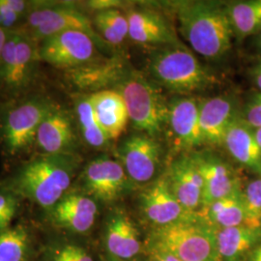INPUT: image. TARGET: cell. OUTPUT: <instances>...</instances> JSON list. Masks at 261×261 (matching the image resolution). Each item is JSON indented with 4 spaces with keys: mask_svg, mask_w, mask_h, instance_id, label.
<instances>
[{
    "mask_svg": "<svg viewBox=\"0 0 261 261\" xmlns=\"http://www.w3.org/2000/svg\"><path fill=\"white\" fill-rule=\"evenodd\" d=\"M171 6L180 34L197 55L219 60L230 50L234 34L226 3L177 1Z\"/></svg>",
    "mask_w": 261,
    "mask_h": 261,
    "instance_id": "6da1fadb",
    "label": "cell"
},
{
    "mask_svg": "<svg viewBox=\"0 0 261 261\" xmlns=\"http://www.w3.org/2000/svg\"><path fill=\"white\" fill-rule=\"evenodd\" d=\"M79 167L80 159L73 153L45 154L20 168L7 190L49 210L68 193Z\"/></svg>",
    "mask_w": 261,
    "mask_h": 261,
    "instance_id": "7a4b0ae2",
    "label": "cell"
},
{
    "mask_svg": "<svg viewBox=\"0 0 261 261\" xmlns=\"http://www.w3.org/2000/svg\"><path fill=\"white\" fill-rule=\"evenodd\" d=\"M156 50L150 57L148 71L159 87L186 95L203 91L217 82L214 75L182 44Z\"/></svg>",
    "mask_w": 261,
    "mask_h": 261,
    "instance_id": "3957f363",
    "label": "cell"
},
{
    "mask_svg": "<svg viewBox=\"0 0 261 261\" xmlns=\"http://www.w3.org/2000/svg\"><path fill=\"white\" fill-rule=\"evenodd\" d=\"M126 103L129 119L141 134L156 138L166 129L168 103L160 87L138 72L127 73L118 86Z\"/></svg>",
    "mask_w": 261,
    "mask_h": 261,
    "instance_id": "277c9868",
    "label": "cell"
},
{
    "mask_svg": "<svg viewBox=\"0 0 261 261\" xmlns=\"http://www.w3.org/2000/svg\"><path fill=\"white\" fill-rule=\"evenodd\" d=\"M148 243L168 250L182 261H220L215 230L196 214L175 224L154 228Z\"/></svg>",
    "mask_w": 261,
    "mask_h": 261,
    "instance_id": "5b68a950",
    "label": "cell"
},
{
    "mask_svg": "<svg viewBox=\"0 0 261 261\" xmlns=\"http://www.w3.org/2000/svg\"><path fill=\"white\" fill-rule=\"evenodd\" d=\"M66 31H79L93 39L97 45L106 43L98 35L92 20L71 4H46L29 12L24 33L35 43Z\"/></svg>",
    "mask_w": 261,
    "mask_h": 261,
    "instance_id": "8992f818",
    "label": "cell"
},
{
    "mask_svg": "<svg viewBox=\"0 0 261 261\" xmlns=\"http://www.w3.org/2000/svg\"><path fill=\"white\" fill-rule=\"evenodd\" d=\"M21 31L11 30L0 59V84L11 92L28 86L39 58L38 47Z\"/></svg>",
    "mask_w": 261,
    "mask_h": 261,
    "instance_id": "52a82bcc",
    "label": "cell"
},
{
    "mask_svg": "<svg viewBox=\"0 0 261 261\" xmlns=\"http://www.w3.org/2000/svg\"><path fill=\"white\" fill-rule=\"evenodd\" d=\"M96 46L93 39L85 33L66 31L41 41L38 55L51 66L74 71L95 62Z\"/></svg>",
    "mask_w": 261,
    "mask_h": 261,
    "instance_id": "ba28073f",
    "label": "cell"
},
{
    "mask_svg": "<svg viewBox=\"0 0 261 261\" xmlns=\"http://www.w3.org/2000/svg\"><path fill=\"white\" fill-rule=\"evenodd\" d=\"M163 149L156 138L145 134L133 135L122 142L118 158L134 188H144L158 173Z\"/></svg>",
    "mask_w": 261,
    "mask_h": 261,
    "instance_id": "9c48e42d",
    "label": "cell"
},
{
    "mask_svg": "<svg viewBox=\"0 0 261 261\" xmlns=\"http://www.w3.org/2000/svg\"><path fill=\"white\" fill-rule=\"evenodd\" d=\"M82 184L83 193L107 204L119 200L134 189L121 163L108 156L98 157L86 165Z\"/></svg>",
    "mask_w": 261,
    "mask_h": 261,
    "instance_id": "30bf717a",
    "label": "cell"
},
{
    "mask_svg": "<svg viewBox=\"0 0 261 261\" xmlns=\"http://www.w3.org/2000/svg\"><path fill=\"white\" fill-rule=\"evenodd\" d=\"M44 99H33L10 112L4 125V141L10 153L24 149L36 140L38 130L47 116L56 111Z\"/></svg>",
    "mask_w": 261,
    "mask_h": 261,
    "instance_id": "8fae6325",
    "label": "cell"
},
{
    "mask_svg": "<svg viewBox=\"0 0 261 261\" xmlns=\"http://www.w3.org/2000/svg\"><path fill=\"white\" fill-rule=\"evenodd\" d=\"M129 38L142 47H173L181 45L170 20L159 10L148 7H130L126 10Z\"/></svg>",
    "mask_w": 261,
    "mask_h": 261,
    "instance_id": "7c38bea8",
    "label": "cell"
},
{
    "mask_svg": "<svg viewBox=\"0 0 261 261\" xmlns=\"http://www.w3.org/2000/svg\"><path fill=\"white\" fill-rule=\"evenodd\" d=\"M140 205L142 214L155 228L175 224L196 214L187 212L180 204L171 191L166 173L143 188Z\"/></svg>",
    "mask_w": 261,
    "mask_h": 261,
    "instance_id": "4fadbf2b",
    "label": "cell"
},
{
    "mask_svg": "<svg viewBox=\"0 0 261 261\" xmlns=\"http://www.w3.org/2000/svg\"><path fill=\"white\" fill-rule=\"evenodd\" d=\"M193 157L203 179L202 206L242 193L241 179L223 159L210 152L193 153Z\"/></svg>",
    "mask_w": 261,
    "mask_h": 261,
    "instance_id": "5bb4252c",
    "label": "cell"
},
{
    "mask_svg": "<svg viewBox=\"0 0 261 261\" xmlns=\"http://www.w3.org/2000/svg\"><path fill=\"white\" fill-rule=\"evenodd\" d=\"M98 216L97 201L84 193H67L49 209V222L56 228L75 234L89 232Z\"/></svg>",
    "mask_w": 261,
    "mask_h": 261,
    "instance_id": "9a60e30c",
    "label": "cell"
},
{
    "mask_svg": "<svg viewBox=\"0 0 261 261\" xmlns=\"http://www.w3.org/2000/svg\"><path fill=\"white\" fill-rule=\"evenodd\" d=\"M169 186L189 213H196L203 203V179L193 154L175 159L166 172Z\"/></svg>",
    "mask_w": 261,
    "mask_h": 261,
    "instance_id": "2e32d148",
    "label": "cell"
},
{
    "mask_svg": "<svg viewBox=\"0 0 261 261\" xmlns=\"http://www.w3.org/2000/svg\"><path fill=\"white\" fill-rule=\"evenodd\" d=\"M199 103L193 98H179L168 103V120L170 138L179 150L196 149L203 144L200 123Z\"/></svg>",
    "mask_w": 261,
    "mask_h": 261,
    "instance_id": "e0dca14e",
    "label": "cell"
},
{
    "mask_svg": "<svg viewBox=\"0 0 261 261\" xmlns=\"http://www.w3.org/2000/svg\"><path fill=\"white\" fill-rule=\"evenodd\" d=\"M103 240L113 260H130L141 250L139 229L130 216L121 209L112 211L108 217Z\"/></svg>",
    "mask_w": 261,
    "mask_h": 261,
    "instance_id": "ac0fdd59",
    "label": "cell"
},
{
    "mask_svg": "<svg viewBox=\"0 0 261 261\" xmlns=\"http://www.w3.org/2000/svg\"><path fill=\"white\" fill-rule=\"evenodd\" d=\"M238 117L235 105L225 96H217L199 103V123L203 143L224 144L229 127Z\"/></svg>",
    "mask_w": 261,
    "mask_h": 261,
    "instance_id": "d6986e66",
    "label": "cell"
},
{
    "mask_svg": "<svg viewBox=\"0 0 261 261\" xmlns=\"http://www.w3.org/2000/svg\"><path fill=\"white\" fill-rule=\"evenodd\" d=\"M89 98L96 117L109 140L118 139L130 121L121 94L117 90L103 89L89 94Z\"/></svg>",
    "mask_w": 261,
    "mask_h": 261,
    "instance_id": "ffe728a7",
    "label": "cell"
},
{
    "mask_svg": "<svg viewBox=\"0 0 261 261\" xmlns=\"http://www.w3.org/2000/svg\"><path fill=\"white\" fill-rule=\"evenodd\" d=\"M224 145L230 156L244 168L261 176V149L254 130L243 119L237 118L229 127Z\"/></svg>",
    "mask_w": 261,
    "mask_h": 261,
    "instance_id": "44dd1931",
    "label": "cell"
},
{
    "mask_svg": "<svg viewBox=\"0 0 261 261\" xmlns=\"http://www.w3.org/2000/svg\"><path fill=\"white\" fill-rule=\"evenodd\" d=\"M36 141L47 155L72 153L75 144V133L72 122L65 112L56 110L41 124Z\"/></svg>",
    "mask_w": 261,
    "mask_h": 261,
    "instance_id": "7402d4cb",
    "label": "cell"
},
{
    "mask_svg": "<svg viewBox=\"0 0 261 261\" xmlns=\"http://www.w3.org/2000/svg\"><path fill=\"white\" fill-rule=\"evenodd\" d=\"M219 258L222 261H239L261 244V227L241 224L215 230Z\"/></svg>",
    "mask_w": 261,
    "mask_h": 261,
    "instance_id": "603a6c76",
    "label": "cell"
},
{
    "mask_svg": "<svg viewBox=\"0 0 261 261\" xmlns=\"http://www.w3.org/2000/svg\"><path fill=\"white\" fill-rule=\"evenodd\" d=\"M241 195L242 193L227 196L203 205L196 212V216L214 230L245 224Z\"/></svg>",
    "mask_w": 261,
    "mask_h": 261,
    "instance_id": "cb8c5ba5",
    "label": "cell"
},
{
    "mask_svg": "<svg viewBox=\"0 0 261 261\" xmlns=\"http://www.w3.org/2000/svg\"><path fill=\"white\" fill-rule=\"evenodd\" d=\"M226 6L235 37L243 40L260 34L261 0L234 1Z\"/></svg>",
    "mask_w": 261,
    "mask_h": 261,
    "instance_id": "d4e9b609",
    "label": "cell"
},
{
    "mask_svg": "<svg viewBox=\"0 0 261 261\" xmlns=\"http://www.w3.org/2000/svg\"><path fill=\"white\" fill-rule=\"evenodd\" d=\"M94 28L106 44L119 47L129 38V23L125 12L119 8L98 11L95 14Z\"/></svg>",
    "mask_w": 261,
    "mask_h": 261,
    "instance_id": "484cf974",
    "label": "cell"
},
{
    "mask_svg": "<svg viewBox=\"0 0 261 261\" xmlns=\"http://www.w3.org/2000/svg\"><path fill=\"white\" fill-rule=\"evenodd\" d=\"M75 73V83L83 87H91L98 91L112 82H121L128 72L119 61H109L96 64L95 62L72 71Z\"/></svg>",
    "mask_w": 261,
    "mask_h": 261,
    "instance_id": "4316f807",
    "label": "cell"
},
{
    "mask_svg": "<svg viewBox=\"0 0 261 261\" xmlns=\"http://www.w3.org/2000/svg\"><path fill=\"white\" fill-rule=\"evenodd\" d=\"M33 252V238L19 224L0 233V261H28Z\"/></svg>",
    "mask_w": 261,
    "mask_h": 261,
    "instance_id": "83f0119b",
    "label": "cell"
},
{
    "mask_svg": "<svg viewBox=\"0 0 261 261\" xmlns=\"http://www.w3.org/2000/svg\"><path fill=\"white\" fill-rule=\"evenodd\" d=\"M75 112L85 142L93 148L101 149L106 147L110 140L96 117L89 95L79 98L75 103Z\"/></svg>",
    "mask_w": 261,
    "mask_h": 261,
    "instance_id": "f1b7e54d",
    "label": "cell"
},
{
    "mask_svg": "<svg viewBox=\"0 0 261 261\" xmlns=\"http://www.w3.org/2000/svg\"><path fill=\"white\" fill-rule=\"evenodd\" d=\"M241 198L245 211V224L261 227V178L247 184L242 190Z\"/></svg>",
    "mask_w": 261,
    "mask_h": 261,
    "instance_id": "f546056e",
    "label": "cell"
},
{
    "mask_svg": "<svg viewBox=\"0 0 261 261\" xmlns=\"http://www.w3.org/2000/svg\"><path fill=\"white\" fill-rule=\"evenodd\" d=\"M46 261H94L84 246L69 241H54L46 251Z\"/></svg>",
    "mask_w": 261,
    "mask_h": 261,
    "instance_id": "4dcf8cb0",
    "label": "cell"
},
{
    "mask_svg": "<svg viewBox=\"0 0 261 261\" xmlns=\"http://www.w3.org/2000/svg\"><path fill=\"white\" fill-rule=\"evenodd\" d=\"M28 2L21 0H0V27L11 30L27 12Z\"/></svg>",
    "mask_w": 261,
    "mask_h": 261,
    "instance_id": "1f68e13d",
    "label": "cell"
},
{
    "mask_svg": "<svg viewBox=\"0 0 261 261\" xmlns=\"http://www.w3.org/2000/svg\"><path fill=\"white\" fill-rule=\"evenodd\" d=\"M18 207V196L8 190L0 191V233L9 229Z\"/></svg>",
    "mask_w": 261,
    "mask_h": 261,
    "instance_id": "d6a6232c",
    "label": "cell"
},
{
    "mask_svg": "<svg viewBox=\"0 0 261 261\" xmlns=\"http://www.w3.org/2000/svg\"><path fill=\"white\" fill-rule=\"evenodd\" d=\"M243 120L252 129L261 127V92H257L245 107Z\"/></svg>",
    "mask_w": 261,
    "mask_h": 261,
    "instance_id": "836d02e7",
    "label": "cell"
},
{
    "mask_svg": "<svg viewBox=\"0 0 261 261\" xmlns=\"http://www.w3.org/2000/svg\"><path fill=\"white\" fill-rule=\"evenodd\" d=\"M148 261H182L168 250L154 244H147Z\"/></svg>",
    "mask_w": 261,
    "mask_h": 261,
    "instance_id": "e575fe53",
    "label": "cell"
},
{
    "mask_svg": "<svg viewBox=\"0 0 261 261\" xmlns=\"http://www.w3.org/2000/svg\"><path fill=\"white\" fill-rule=\"evenodd\" d=\"M88 3H89L88 5L96 12L103 11V10L112 9V8H118L122 5L121 2L113 1V0H98V1H90Z\"/></svg>",
    "mask_w": 261,
    "mask_h": 261,
    "instance_id": "d590c367",
    "label": "cell"
},
{
    "mask_svg": "<svg viewBox=\"0 0 261 261\" xmlns=\"http://www.w3.org/2000/svg\"><path fill=\"white\" fill-rule=\"evenodd\" d=\"M252 80H253V83L255 84V86L258 89V92H261V60L253 69Z\"/></svg>",
    "mask_w": 261,
    "mask_h": 261,
    "instance_id": "8d00e7d4",
    "label": "cell"
},
{
    "mask_svg": "<svg viewBox=\"0 0 261 261\" xmlns=\"http://www.w3.org/2000/svg\"><path fill=\"white\" fill-rule=\"evenodd\" d=\"M11 30H7L0 27V59H1V54H2V49L5 45V42L7 40V38L9 36V33Z\"/></svg>",
    "mask_w": 261,
    "mask_h": 261,
    "instance_id": "74e56055",
    "label": "cell"
},
{
    "mask_svg": "<svg viewBox=\"0 0 261 261\" xmlns=\"http://www.w3.org/2000/svg\"><path fill=\"white\" fill-rule=\"evenodd\" d=\"M251 261H261V244L252 250Z\"/></svg>",
    "mask_w": 261,
    "mask_h": 261,
    "instance_id": "f35d334b",
    "label": "cell"
},
{
    "mask_svg": "<svg viewBox=\"0 0 261 261\" xmlns=\"http://www.w3.org/2000/svg\"><path fill=\"white\" fill-rule=\"evenodd\" d=\"M254 130V137H255V140L257 141L259 147L261 149V127L260 128H257V129H253Z\"/></svg>",
    "mask_w": 261,
    "mask_h": 261,
    "instance_id": "ab89813d",
    "label": "cell"
},
{
    "mask_svg": "<svg viewBox=\"0 0 261 261\" xmlns=\"http://www.w3.org/2000/svg\"><path fill=\"white\" fill-rule=\"evenodd\" d=\"M258 47H259L261 50V33L259 34V36H258Z\"/></svg>",
    "mask_w": 261,
    "mask_h": 261,
    "instance_id": "60d3db41",
    "label": "cell"
},
{
    "mask_svg": "<svg viewBox=\"0 0 261 261\" xmlns=\"http://www.w3.org/2000/svg\"><path fill=\"white\" fill-rule=\"evenodd\" d=\"M112 261H115V260H112Z\"/></svg>",
    "mask_w": 261,
    "mask_h": 261,
    "instance_id": "b9f144b4",
    "label": "cell"
}]
</instances>
